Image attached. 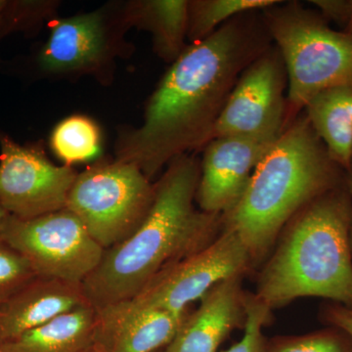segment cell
Here are the masks:
<instances>
[{
  "instance_id": "obj_10",
  "label": "cell",
  "mask_w": 352,
  "mask_h": 352,
  "mask_svg": "<svg viewBox=\"0 0 352 352\" xmlns=\"http://www.w3.org/2000/svg\"><path fill=\"white\" fill-rule=\"evenodd\" d=\"M286 69L276 46L243 72L212 133L219 136L278 138L287 124Z\"/></svg>"
},
{
  "instance_id": "obj_31",
  "label": "cell",
  "mask_w": 352,
  "mask_h": 352,
  "mask_svg": "<svg viewBox=\"0 0 352 352\" xmlns=\"http://www.w3.org/2000/svg\"><path fill=\"white\" fill-rule=\"evenodd\" d=\"M80 352H101L99 351L98 349H97L96 346H95V344H92V346H90L89 347H87V349H83L82 351Z\"/></svg>"
},
{
  "instance_id": "obj_13",
  "label": "cell",
  "mask_w": 352,
  "mask_h": 352,
  "mask_svg": "<svg viewBox=\"0 0 352 352\" xmlns=\"http://www.w3.org/2000/svg\"><path fill=\"white\" fill-rule=\"evenodd\" d=\"M138 307L131 300L97 309L94 344L101 352H155L175 339L188 316Z\"/></svg>"
},
{
  "instance_id": "obj_29",
  "label": "cell",
  "mask_w": 352,
  "mask_h": 352,
  "mask_svg": "<svg viewBox=\"0 0 352 352\" xmlns=\"http://www.w3.org/2000/svg\"><path fill=\"white\" fill-rule=\"evenodd\" d=\"M9 217H10V214H9L8 212H7L6 210H4L1 206H0V231L3 229V227L6 226L7 219H9Z\"/></svg>"
},
{
  "instance_id": "obj_22",
  "label": "cell",
  "mask_w": 352,
  "mask_h": 352,
  "mask_svg": "<svg viewBox=\"0 0 352 352\" xmlns=\"http://www.w3.org/2000/svg\"><path fill=\"white\" fill-rule=\"evenodd\" d=\"M36 276L29 261L0 238V307Z\"/></svg>"
},
{
  "instance_id": "obj_6",
  "label": "cell",
  "mask_w": 352,
  "mask_h": 352,
  "mask_svg": "<svg viewBox=\"0 0 352 352\" xmlns=\"http://www.w3.org/2000/svg\"><path fill=\"white\" fill-rule=\"evenodd\" d=\"M154 194L155 184L135 164L102 162L76 176L66 208L106 251L138 229Z\"/></svg>"
},
{
  "instance_id": "obj_24",
  "label": "cell",
  "mask_w": 352,
  "mask_h": 352,
  "mask_svg": "<svg viewBox=\"0 0 352 352\" xmlns=\"http://www.w3.org/2000/svg\"><path fill=\"white\" fill-rule=\"evenodd\" d=\"M56 4L50 1H8L6 11L4 32L25 31L36 28L51 18Z\"/></svg>"
},
{
  "instance_id": "obj_33",
  "label": "cell",
  "mask_w": 352,
  "mask_h": 352,
  "mask_svg": "<svg viewBox=\"0 0 352 352\" xmlns=\"http://www.w3.org/2000/svg\"><path fill=\"white\" fill-rule=\"evenodd\" d=\"M0 352H4V351H2V349H0Z\"/></svg>"
},
{
  "instance_id": "obj_4",
  "label": "cell",
  "mask_w": 352,
  "mask_h": 352,
  "mask_svg": "<svg viewBox=\"0 0 352 352\" xmlns=\"http://www.w3.org/2000/svg\"><path fill=\"white\" fill-rule=\"evenodd\" d=\"M351 226L352 196L344 182L289 220L254 295L271 310L303 296L352 307Z\"/></svg>"
},
{
  "instance_id": "obj_23",
  "label": "cell",
  "mask_w": 352,
  "mask_h": 352,
  "mask_svg": "<svg viewBox=\"0 0 352 352\" xmlns=\"http://www.w3.org/2000/svg\"><path fill=\"white\" fill-rule=\"evenodd\" d=\"M271 318V309L256 298L254 294L245 296V322L244 337L230 349L222 352H266L267 340L263 328Z\"/></svg>"
},
{
  "instance_id": "obj_16",
  "label": "cell",
  "mask_w": 352,
  "mask_h": 352,
  "mask_svg": "<svg viewBox=\"0 0 352 352\" xmlns=\"http://www.w3.org/2000/svg\"><path fill=\"white\" fill-rule=\"evenodd\" d=\"M188 8L186 0H138L124 6L120 20L126 30L135 27L149 32L155 53L173 63L188 46Z\"/></svg>"
},
{
  "instance_id": "obj_20",
  "label": "cell",
  "mask_w": 352,
  "mask_h": 352,
  "mask_svg": "<svg viewBox=\"0 0 352 352\" xmlns=\"http://www.w3.org/2000/svg\"><path fill=\"white\" fill-rule=\"evenodd\" d=\"M51 147L67 166L94 159L100 149V131L91 120L72 116L62 120L50 139Z\"/></svg>"
},
{
  "instance_id": "obj_18",
  "label": "cell",
  "mask_w": 352,
  "mask_h": 352,
  "mask_svg": "<svg viewBox=\"0 0 352 352\" xmlns=\"http://www.w3.org/2000/svg\"><path fill=\"white\" fill-rule=\"evenodd\" d=\"M97 309L88 305L59 315L0 346L4 352H80L94 344Z\"/></svg>"
},
{
  "instance_id": "obj_9",
  "label": "cell",
  "mask_w": 352,
  "mask_h": 352,
  "mask_svg": "<svg viewBox=\"0 0 352 352\" xmlns=\"http://www.w3.org/2000/svg\"><path fill=\"white\" fill-rule=\"evenodd\" d=\"M0 206L28 220L65 210L78 173L56 166L38 145H21L0 132Z\"/></svg>"
},
{
  "instance_id": "obj_5",
  "label": "cell",
  "mask_w": 352,
  "mask_h": 352,
  "mask_svg": "<svg viewBox=\"0 0 352 352\" xmlns=\"http://www.w3.org/2000/svg\"><path fill=\"white\" fill-rule=\"evenodd\" d=\"M261 13L286 69L289 126L315 95L352 85V36L333 31L296 1H280Z\"/></svg>"
},
{
  "instance_id": "obj_8",
  "label": "cell",
  "mask_w": 352,
  "mask_h": 352,
  "mask_svg": "<svg viewBox=\"0 0 352 352\" xmlns=\"http://www.w3.org/2000/svg\"><path fill=\"white\" fill-rule=\"evenodd\" d=\"M254 267L239 235L222 229L210 245L160 272L131 302L138 307L182 314L214 285Z\"/></svg>"
},
{
  "instance_id": "obj_25",
  "label": "cell",
  "mask_w": 352,
  "mask_h": 352,
  "mask_svg": "<svg viewBox=\"0 0 352 352\" xmlns=\"http://www.w3.org/2000/svg\"><path fill=\"white\" fill-rule=\"evenodd\" d=\"M320 319L329 327L339 328L352 338V307L329 302L320 309Z\"/></svg>"
},
{
  "instance_id": "obj_32",
  "label": "cell",
  "mask_w": 352,
  "mask_h": 352,
  "mask_svg": "<svg viewBox=\"0 0 352 352\" xmlns=\"http://www.w3.org/2000/svg\"><path fill=\"white\" fill-rule=\"evenodd\" d=\"M155 352H164V349H160V351H155Z\"/></svg>"
},
{
  "instance_id": "obj_26",
  "label": "cell",
  "mask_w": 352,
  "mask_h": 352,
  "mask_svg": "<svg viewBox=\"0 0 352 352\" xmlns=\"http://www.w3.org/2000/svg\"><path fill=\"white\" fill-rule=\"evenodd\" d=\"M320 9L324 17L338 23H346L351 15V1L340 0H314L310 1Z\"/></svg>"
},
{
  "instance_id": "obj_1",
  "label": "cell",
  "mask_w": 352,
  "mask_h": 352,
  "mask_svg": "<svg viewBox=\"0 0 352 352\" xmlns=\"http://www.w3.org/2000/svg\"><path fill=\"white\" fill-rule=\"evenodd\" d=\"M261 10L236 16L188 44L146 106L144 122L119 138L117 160L152 178L176 157L205 147L243 72L272 46Z\"/></svg>"
},
{
  "instance_id": "obj_7",
  "label": "cell",
  "mask_w": 352,
  "mask_h": 352,
  "mask_svg": "<svg viewBox=\"0 0 352 352\" xmlns=\"http://www.w3.org/2000/svg\"><path fill=\"white\" fill-rule=\"evenodd\" d=\"M0 238L22 254L38 276L74 283H83L105 252L67 208L28 220L10 215Z\"/></svg>"
},
{
  "instance_id": "obj_28",
  "label": "cell",
  "mask_w": 352,
  "mask_h": 352,
  "mask_svg": "<svg viewBox=\"0 0 352 352\" xmlns=\"http://www.w3.org/2000/svg\"><path fill=\"white\" fill-rule=\"evenodd\" d=\"M344 182H346V188L349 189V193L352 196V162L349 168L346 170V176H344ZM351 247L352 252V226L351 230Z\"/></svg>"
},
{
  "instance_id": "obj_3",
  "label": "cell",
  "mask_w": 352,
  "mask_h": 352,
  "mask_svg": "<svg viewBox=\"0 0 352 352\" xmlns=\"http://www.w3.org/2000/svg\"><path fill=\"white\" fill-rule=\"evenodd\" d=\"M342 170L307 116L296 117L259 162L239 201L221 215L222 229L239 235L256 266L300 210L344 184Z\"/></svg>"
},
{
  "instance_id": "obj_14",
  "label": "cell",
  "mask_w": 352,
  "mask_h": 352,
  "mask_svg": "<svg viewBox=\"0 0 352 352\" xmlns=\"http://www.w3.org/2000/svg\"><path fill=\"white\" fill-rule=\"evenodd\" d=\"M245 275H234L214 285L201 298L198 309L190 312L164 352H217L233 330L244 327Z\"/></svg>"
},
{
  "instance_id": "obj_11",
  "label": "cell",
  "mask_w": 352,
  "mask_h": 352,
  "mask_svg": "<svg viewBox=\"0 0 352 352\" xmlns=\"http://www.w3.org/2000/svg\"><path fill=\"white\" fill-rule=\"evenodd\" d=\"M50 34L38 55V66L47 75H99L120 51L126 31L120 14L107 11L51 19Z\"/></svg>"
},
{
  "instance_id": "obj_27",
  "label": "cell",
  "mask_w": 352,
  "mask_h": 352,
  "mask_svg": "<svg viewBox=\"0 0 352 352\" xmlns=\"http://www.w3.org/2000/svg\"><path fill=\"white\" fill-rule=\"evenodd\" d=\"M7 2L0 0V36H6L4 34V21H6V11Z\"/></svg>"
},
{
  "instance_id": "obj_21",
  "label": "cell",
  "mask_w": 352,
  "mask_h": 352,
  "mask_svg": "<svg viewBox=\"0 0 352 352\" xmlns=\"http://www.w3.org/2000/svg\"><path fill=\"white\" fill-rule=\"evenodd\" d=\"M266 352H352V338L329 327L303 336H284L267 340Z\"/></svg>"
},
{
  "instance_id": "obj_2",
  "label": "cell",
  "mask_w": 352,
  "mask_h": 352,
  "mask_svg": "<svg viewBox=\"0 0 352 352\" xmlns=\"http://www.w3.org/2000/svg\"><path fill=\"white\" fill-rule=\"evenodd\" d=\"M200 175V162L188 154L168 164L140 226L106 250L98 267L83 281L85 296L96 309L131 300L160 272L219 237L221 215L195 207Z\"/></svg>"
},
{
  "instance_id": "obj_19",
  "label": "cell",
  "mask_w": 352,
  "mask_h": 352,
  "mask_svg": "<svg viewBox=\"0 0 352 352\" xmlns=\"http://www.w3.org/2000/svg\"><path fill=\"white\" fill-rule=\"evenodd\" d=\"M280 0H192L189 1V44L208 38L236 16L254 10H263Z\"/></svg>"
},
{
  "instance_id": "obj_30",
  "label": "cell",
  "mask_w": 352,
  "mask_h": 352,
  "mask_svg": "<svg viewBox=\"0 0 352 352\" xmlns=\"http://www.w3.org/2000/svg\"><path fill=\"white\" fill-rule=\"evenodd\" d=\"M346 32L347 34H351L352 36V1H351V15H349V21H347L346 24Z\"/></svg>"
},
{
  "instance_id": "obj_15",
  "label": "cell",
  "mask_w": 352,
  "mask_h": 352,
  "mask_svg": "<svg viewBox=\"0 0 352 352\" xmlns=\"http://www.w3.org/2000/svg\"><path fill=\"white\" fill-rule=\"evenodd\" d=\"M88 305L82 283L36 275L0 307V346Z\"/></svg>"
},
{
  "instance_id": "obj_17",
  "label": "cell",
  "mask_w": 352,
  "mask_h": 352,
  "mask_svg": "<svg viewBox=\"0 0 352 352\" xmlns=\"http://www.w3.org/2000/svg\"><path fill=\"white\" fill-rule=\"evenodd\" d=\"M305 110L333 161L346 170L352 162V85L321 91Z\"/></svg>"
},
{
  "instance_id": "obj_12",
  "label": "cell",
  "mask_w": 352,
  "mask_h": 352,
  "mask_svg": "<svg viewBox=\"0 0 352 352\" xmlns=\"http://www.w3.org/2000/svg\"><path fill=\"white\" fill-rule=\"evenodd\" d=\"M278 138L219 136L204 150L197 189L199 208L224 214L239 201L259 162Z\"/></svg>"
}]
</instances>
